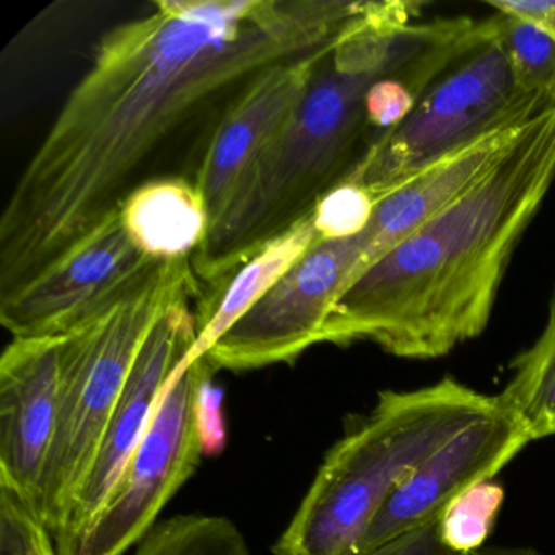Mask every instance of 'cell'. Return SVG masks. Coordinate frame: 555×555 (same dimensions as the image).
Segmentation results:
<instances>
[{
    "label": "cell",
    "instance_id": "cell-1",
    "mask_svg": "<svg viewBox=\"0 0 555 555\" xmlns=\"http://www.w3.org/2000/svg\"><path fill=\"white\" fill-rule=\"evenodd\" d=\"M366 5L158 0L109 30L2 214L0 297L121 210L178 132L271 67L336 41Z\"/></svg>",
    "mask_w": 555,
    "mask_h": 555
},
{
    "label": "cell",
    "instance_id": "cell-2",
    "mask_svg": "<svg viewBox=\"0 0 555 555\" xmlns=\"http://www.w3.org/2000/svg\"><path fill=\"white\" fill-rule=\"evenodd\" d=\"M555 181V105L492 170L344 291L320 344L370 340L401 359L447 356L480 336L509 259Z\"/></svg>",
    "mask_w": 555,
    "mask_h": 555
},
{
    "label": "cell",
    "instance_id": "cell-3",
    "mask_svg": "<svg viewBox=\"0 0 555 555\" xmlns=\"http://www.w3.org/2000/svg\"><path fill=\"white\" fill-rule=\"evenodd\" d=\"M421 2H369L318 67L307 95L233 193L193 256L199 281L217 287L261 246L310 216L372 145L365 99L405 69L450 18L417 24Z\"/></svg>",
    "mask_w": 555,
    "mask_h": 555
},
{
    "label": "cell",
    "instance_id": "cell-4",
    "mask_svg": "<svg viewBox=\"0 0 555 555\" xmlns=\"http://www.w3.org/2000/svg\"><path fill=\"white\" fill-rule=\"evenodd\" d=\"M495 396L447 376L414 391H385L324 457L274 555H353L383 503L457 431L489 414Z\"/></svg>",
    "mask_w": 555,
    "mask_h": 555
},
{
    "label": "cell",
    "instance_id": "cell-5",
    "mask_svg": "<svg viewBox=\"0 0 555 555\" xmlns=\"http://www.w3.org/2000/svg\"><path fill=\"white\" fill-rule=\"evenodd\" d=\"M193 258L158 261L113 307L63 334V395L37 513L51 535L82 486L132 366L158 321L199 297Z\"/></svg>",
    "mask_w": 555,
    "mask_h": 555
},
{
    "label": "cell",
    "instance_id": "cell-6",
    "mask_svg": "<svg viewBox=\"0 0 555 555\" xmlns=\"http://www.w3.org/2000/svg\"><path fill=\"white\" fill-rule=\"evenodd\" d=\"M548 106L519 89L492 18H487L408 119L376 139L344 181L365 188L378 203L427 168L492 132L525 125Z\"/></svg>",
    "mask_w": 555,
    "mask_h": 555
},
{
    "label": "cell",
    "instance_id": "cell-7",
    "mask_svg": "<svg viewBox=\"0 0 555 555\" xmlns=\"http://www.w3.org/2000/svg\"><path fill=\"white\" fill-rule=\"evenodd\" d=\"M214 373L206 357L178 366L105 505L60 555H125L154 529L207 450L204 396Z\"/></svg>",
    "mask_w": 555,
    "mask_h": 555
},
{
    "label": "cell",
    "instance_id": "cell-8",
    "mask_svg": "<svg viewBox=\"0 0 555 555\" xmlns=\"http://www.w3.org/2000/svg\"><path fill=\"white\" fill-rule=\"evenodd\" d=\"M369 251L365 232L324 240L308 249L284 278L206 353L214 370L264 369L292 363L320 344L331 308L363 274Z\"/></svg>",
    "mask_w": 555,
    "mask_h": 555
},
{
    "label": "cell",
    "instance_id": "cell-9",
    "mask_svg": "<svg viewBox=\"0 0 555 555\" xmlns=\"http://www.w3.org/2000/svg\"><path fill=\"white\" fill-rule=\"evenodd\" d=\"M157 262L132 242L118 210L37 278L0 297V323L12 337L66 334L121 300Z\"/></svg>",
    "mask_w": 555,
    "mask_h": 555
},
{
    "label": "cell",
    "instance_id": "cell-10",
    "mask_svg": "<svg viewBox=\"0 0 555 555\" xmlns=\"http://www.w3.org/2000/svg\"><path fill=\"white\" fill-rule=\"evenodd\" d=\"M196 337L197 311L191 308V300H184L168 310L145 340L106 425L92 466L53 534L57 555L79 539L105 505L147 431L168 383L193 350Z\"/></svg>",
    "mask_w": 555,
    "mask_h": 555
},
{
    "label": "cell",
    "instance_id": "cell-11",
    "mask_svg": "<svg viewBox=\"0 0 555 555\" xmlns=\"http://www.w3.org/2000/svg\"><path fill=\"white\" fill-rule=\"evenodd\" d=\"M529 441L521 424L496 399L489 414L457 431L396 487L353 555L441 518L461 493L492 480Z\"/></svg>",
    "mask_w": 555,
    "mask_h": 555
},
{
    "label": "cell",
    "instance_id": "cell-12",
    "mask_svg": "<svg viewBox=\"0 0 555 555\" xmlns=\"http://www.w3.org/2000/svg\"><path fill=\"white\" fill-rule=\"evenodd\" d=\"M63 395V334L14 337L0 357V489L37 508Z\"/></svg>",
    "mask_w": 555,
    "mask_h": 555
},
{
    "label": "cell",
    "instance_id": "cell-13",
    "mask_svg": "<svg viewBox=\"0 0 555 555\" xmlns=\"http://www.w3.org/2000/svg\"><path fill=\"white\" fill-rule=\"evenodd\" d=\"M336 41L266 70L223 113L194 178L210 225L222 216L253 165L284 131Z\"/></svg>",
    "mask_w": 555,
    "mask_h": 555
},
{
    "label": "cell",
    "instance_id": "cell-14",
    "mask_svg": "<svg viewBox=\"0 0 555 555\" xmlns=\"http://www.w3.org/2000/svg\"><path fill=\"white\" fill-rule=\"evenodd\" d=\"M528 122L486 135L382 197L365 230L369 251L363 272L392 246L479 183L518 139Z\"/></svg>",
    "mask_w": 555,
    "mask_h": 555
},
{
    "label": "cell",
    "instance_id": "cell-15",
    "mask_svg": "<svg viewBox=\"0 0 555 555\" xmlns=\"http://www.w3.org/2000/svg\"><path fill=\"white\" fill-rule=\"evenodd\" d=\"M320 242L313 220L305 217L297 225L259 248L222 284L212 288L197 308V337L186 360L201 359L210 347L242 320L282 278Z\"/></svg>",
    "mask_w": 555,
    "mask_h": 555
},
{
    "label": "cell",
    "instance_id": "cell-16",
    "mask_svg": "<svg viewBox=\"0 0 555 555\" xmlns=\"http://www.w3.org/2000/svg\"><path fill=\"white\" fill-rule=\"evenodd\" d=\"M119 212L132 242L155 261L193 258L209 232L204 197L194 181L181 177L145 181Z\"/></svg>",
    "mask_w": 555,
    "mask_h": 555
},
{
    "label": "cell",
    "instance_id": "cell-17",
    "mask_svg": "<svg viewBox=\"0 0 555 555\" xmlns=\"http://www.w3.org/2000/svg\"><path fill=\"white\" fill-rule=\"evenodd\" d=\"M529 440L555 435V292L539 339L512 363V378L496 396Z\"/></svg>",
    "mask_w": 555,
    "mask_h": 555
},
{
    "label": "cell",
    "instance_id": "cell-18",
    "mask_svg": "<svg viewBox=\"0 0 555 555\" xmlns=\"http://www.w3.org/2000/svg\"><path fill=\"white\" fill-rule=\"evenodd\" d=\"M490 18L519 89L555 105V41L513 15L495 12Z\"/></svg>",
    "mask_w": 555,
    "mask_h": 555
},
{
    "label": "cell",
    "instance_id": "cell-19",
    "mask_svg": "<svg viewBox=\"0 0 555 555\" xmlns=\"http://www.w3.org/2000/svg\"><path fill=\"white\" fill-rule=\"evenodd\" d=\"M503 496L502 487L492 480L461 493L440 518L443 541L461 554L482 547L502 509Z\"/></svg>",
    "mask_w": 555,
    "mask_h": 555
},
{
    "label": "cell",
    "instance_id": "cell-20",
    "mask_svg": "<svg viewBox=\"0 0 555 555\" xmlns=\"http://www.w3.org/2000/svg\"><path fill=\"white\" fill-rule=\"evenodd\" d=\"M376 201L365 188L352 181L327 191L311 212L320 242L362 235L372 222Z\"/></svg>",
    "mask_w": 555,
    "mask_h": 555
},
{
    "label": "cell",
    "instance_id": "cell-21",
    "mask_svg": "<svg viewBox=\"0 0 555 555\" xmlns=\"http://www.w3.org/2000/svg\"><path fill=\"white\" fill-rule=\"evenodd\" d=\"M356 555H461L441 535L440 518L389 539L385 544Z\"/></svg>",
    "mask_w": 555,
    "mask_h": 555
},
{
    "label": "cell",
    "instance_id": "cell-22",
    "mask_svg": "<svg viewBox=\"0 0 555 555\" xmlns=\"http://www.w3.org/2000/svg\"><path fill=\"white\" fill-rule=\"evenodd\" d=\"M490 8L500 14L513 15L539 30L555 41V0H535V2H489Z\"/></svg>",
    "mask_w": 555,
    "mask_h": 555
},
{
    "label": "cell",
    "instance_id": "cell-23",
    "mask_svg": "<svg viewBox=\"0 0 555 555\" xmlns=\"http://www.w3.org/2000/svg\"><path fill=\"white\" fill-rule=\"evenodd\" d=\"M25 555H57L53 535H51V532L48 531L43 522H38V525L35 526Z\"/></svg>",
    "mask_w": 555,
    "mask_h": 555
},
{
    "label": "cell",
    "instance_id": "cell-24",
    "mask_svg": "<svg viewBox=\"0 0 555 555\" xmlns=\"http://www.w3.org/2000/svg\"><path fill=\"white\" fill-rule=\"evenodd\" d=\"M461 555H542L541 552L532 547H500V545H490V547H480L477 551L466 552Z\"/></svg>",
    "mask_w": 555,
    "mask_h": 555
}]
</instances>
